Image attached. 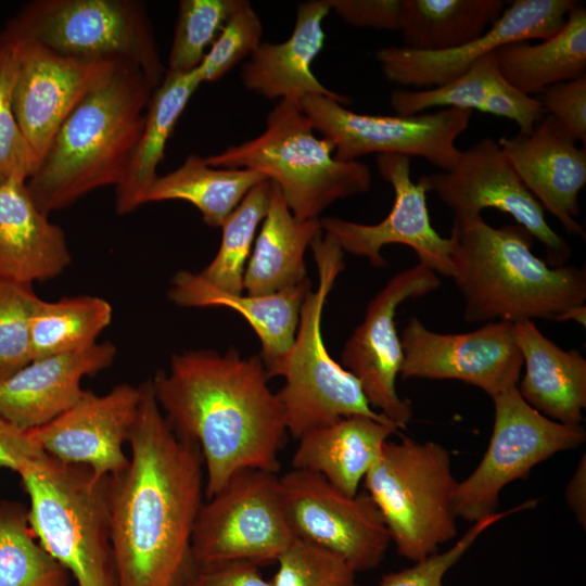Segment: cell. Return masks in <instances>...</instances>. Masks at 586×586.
I'll return each instance as SVG.
<instances>
[{"label":"cell","mask_w":586,"mask_h":586,"mask_svg":"<svg viewBox=\"0 0 586 586\" xmlns=\"http://www.w3.org/2000/svg\"><path fill=\"white\" fill-rule=\"evenodd\" d=\"M182 586H273L258 566L246 562L191 564Z\"/></svg>","instance_id":"cell-45"},{"label":"cell","mask_w":586,"mask_h":586,"mask_svg":"<svg viewBox=\"0 0 586 586\" xmlns=\"http://www.w3.org/2000/svg\"><path fill=\"white\" fill-rule=\"evenodd\" d=\"M38 300L33 284L0 278V380L31 361L30 319Z\"/></svg>","instance_id":"cell-39"},{"label":"cell","mask_w":586,"mask_h":586,"mask_svg":"<svg viewBox=\"0 0 586 586\" xmlns=\"http://www.w3.org/2000/svg\"><path fill=\"white\" fill-rule=\"evenodd\" d=\"M116 354L115 345L106 341L31 360L0 380V417L24 431L47 424L81 398L82 379L111 366Z\"/></svg>","instance_id":"cell-22"},{"label":"cell","mask_w":586,"mask_h":586,"mask_svg":"<svg viewBox=\"0 0 586 586\" xmlns=\"http://www.w3.org/2000/svg\"><path fill=\"white\" fill-rule=\"evenodd\" d=\"M330 8L356 27L399 31L403 0H329Z\"/></svg>","instance_id":"cell-44"},{"label":"cell","mask_w":586,"mask_h":586,"mask_svg":"<svg viewBox=\"0 0 586 586\" xmlns=\"http://www.w3.org/2000/svg\"><path fill=\"white\" fill-rule=\"evenodd\" d=\"M7 31L16 41L13 112L39 163L62 123L116 59L92 61L66 56Z\"/></svg>","instance_id":"cell-19"},{"label":"cell","mask_w":586,"mask_h":586,"mask_svg":"<svg viewBox=\"0 0 586 586\" xmlns=\"http://www.w3.org/2000/svg\"><path fill=\"white\" fill-rule=\"evenodd\" d=\"M242 0H182L166 72L194 71Z\"/></svg>","instance_id":"cell-37"},{"label":"cell","mask_w":586,"mask_h":586,"mask_svg":"<svg viewBox=\"0 0 586 586\" xmlns=\"http://www.w3.org/2000/svg\"><path fill=\"white\" fill-rule=\"evenodd\" d=\"M277 563L273 586H359L356 572L345 560L296 538Z\"/></svg>","instance_id":"cell-40"},{"label":"cell","mask_w":586,"mask_h":586,"mask_svg":"<svg viewBox=\"0 0 586 586\" xmlns=\"http://www.w3.org/2000/svg\"><path fill=\"white\" fill-rule=\"evenodd\" d=\"M362 482L402 557L423 560L457 536L458 482L449 451L441 444L387 441Z\"/></svg>","instance_id":"cell-8"},{"label":"cell","mask_w":586,"mask_h":586,"mask_svg":"<svg viewBox=\"0 0 586 586\" xmlns=\"http://www.w3.org/2000/svg\"><path fill=\"white\" fill-rule=\"evenodd\" d=\"M564 498L583 528L586 527V457L582 456L579 462L570 479Z\"/></svg>","instance_id":"cell-47"},{"label":"cell","mask_w":586,"mask_h":586,"mask_svg":"<svg viewBox=\"0 0 586 586\" xmlns=\"http://www.w3.org/2000/svg\"><path fill=\"white\" fill-rule=\"evenodd\" d=\"M390 104L396 115H416L433 107L476 110L513 120L522 133L531 132L544 117L537 98L519 91L504 78L496 51L445 85L424 90L395 89Z\"/></svg>","instance_id":"cell-26"},{"label":"cell","mask_w":586,"mask_h":586,"mask_svg":"<svg viewBox=\"0 0 586 586\" xmlns=\"http://www.w3.org/2000/svg\"><path fill=\"white\" fill-rule=\"evenodd\" d=\"M113 309L99 296L79 295L55 302L39 298L30 319L31 360L88 348L110 326Z\"/></svg>","instance_id":"cell-34"},{"label":"cell","mask_w":586,"mask_h":586,"mask_svg":"<svg viewBox=\"0 0 586 586\" xmlns=\"http://www.w3.org/2000/svg\"><path fill=\"white\" fill-rule=\"evenodd\" d=\"M140 399L141 386L127 383L103 395L85 391L68 410L29 432L50 457L89 467L98 476H114L128 464L123 445L128 441Z\"/></svg>","instance_id":"cell-20"},{"label":"cell","mask_w":586,"mask_h":586,"mask_svg":"<svg viewBox=\"0 0 586 586\" xmlns=\"http://www.w3.org/2000/svg\"><path fill=\"white\" fill-rule=\"evenodd\" d=\"M270 187V180H262L222 222L219 250L199 273L207 284L227 293H243L245 268L267 213Z\"/></svg>","instance_id":"cell-36"},{"label":"cell","mask_w":586,"mask_h":586,"mask_svg":"<svg viewBox=\"0 0 586 586\" xmlns=\"http://www.w3.org/2000/svg\"><path fill=\"white\" fill-rule=\"evenodd\" d=\"M201 84L195 69L186 74L166 72L154 89L131 161L115 187L118 214H129L144 204V195L158 176L156 170L175 125Z\"/></svg>","instance_id":"cell-31"},{"label":"cell","mask_w":586,"mask_h":586,"mask_svg":"<svg viewBox=\"0 0 586 586\" xmlns=\"http://www.w3.org/2000/svg\"><path fill=\"white\" fill-rule=\"evenodd\" d=\"M397 432L395 424L367 416L342 418L298 438L292 469L318 473L345 495L355 496L384 444Z\"/></svg>","instance_id":"cell-28"},{"label":"cell","mask_w":586,"mask_h":586,"mask_svg":"<svg viewBox=\"0 0 586 586\" xmlns=\"http://www.w3.org/2000/svg\"><path fill=\"white\" fill-rule=\"evenodd\" d=\"M5 29L66 56L130 61L154 88L166 74L141 1L36 0L24 5Z\"/></svg>","instance_id":"cell-9"},{"label":"cell","mask_w":586,"mask_h":586,"mask_svg":"<svg viewBox=\"0 0 586 586\" xmlns=\"http://www.w3.org/2000/svg\"><path fill=\"white\" fill-rule=\"evenodd\" d=\"M400 343L403 379L458 380L491 397L517 386L523 358L514 323L492 321L466 333H438L411 318Z\"/></svg>","instance_id":"cell-16"},{"label":"cell","mask_w":586,"mask_h":586,"mask_svg":"<svg viewBox=\"0 0 586 586\" xmlns=\"http://www.w3.org/2000/svg\"><path fill=\"white\" fill-rule=\"evenodd\" d=\"M534 239L518 224L495 228L481 215H454L450 278L464 300L468 323L557 321L585 305V268L550 266L533 253Z\"/></svg>","instance_id":"cell-4"},{"label":"cell","mask_w":586,"mask_h":586,"mask_svg":"<svg viewBox=\"0 0 586 586\" xmlns=\"http://www.w3.org/2000/svg\"><path fill=\"white\" fill-rule=\"evenodd\" d=\"M417 183L434 192L455 215H481L484 208L509 214L544 244L552 267L565 265L572 255L569 243L548 225L544 208L492 138L461 151L450 170L423 175Z\"/></svg>","instance_id":"cell-14"},{"label":"cell","mask_w":586,"mask_h":586,"mask_svg":"<svg viewBox=\"0 0 586 586\" xmlns=\"http://www.w3.org/2000/svg\"><path fill=\"white\" fill-rule=\"evenodd\" d=\"M575 3L572 0H515L482 36L463 46L443 51L391 46L378 50L375 59L391 82L406 87L442 86L502 46L553 36L563 27Z\"/></svg>","instance_id":"cell-18"},{"label":"cell","mask_w":586,"mask_h":586,"mask_svg":"<svg viewBox=\"0 0 586 586\" xmlns=\"http://www.w3.org/2000/svg\"><path fill=\"white\" fill-rule=\"evenodd\" d=\"M330 11L329 0L300 3L291 36L281 43L262 42L244 64L242 79L246 88L298 106L306 95H322L348 104V98L326 88L311 71L313 61L323 48L322 22Z\"/></svg>","instance_id":"cell-23"},{"label":"cell","mask_w":586,"mask_h":586,"mask_svg":"<svg viewBox=\"0 0 586 586\" xmlns=\"http://www.w3.org/2000/svg\"><path fill=\"white\" fill-rule=\"evenodd\" d=\"M536 506V500H527L512 509L494 512L476 522L446 551L433 553L404 570L390 572L381 577L380 586H443L446 573L457 564L476 539L492 525L504 518Z\"/></svg>","instance_id":"cell-42"},{"label":"cell","mask_w":586,"mask_h":586,"mask_svg":"<svg viewBox=\"0 0 586 586\" xmlns=\"http://www.w3.org/2000/svg\"><path fill=\"white\" fill-rule=\"evenodd\" d=\"M140 386L129 461L111 476V540L118 586H171L192 564L204 464L199 446L166 420L151 380Z\"/></svg>","instance_id":"cell-1"},{"label":"cell","mask_w":586,"mask_h":586,"mask_svg":"<svg viewBox=\"0 0 586 586\" xmlns=\"http://www.w3.org/2000/svg\"><path fill=\"white\" fill-rule=\"evenodd\" d=\"M262 22L249 1L242 0L220 34L195 68L201 82H213L225 76L260 46Z\"/></svg>","instance_id":"cell-41"},{"label":"cell","mask_w":586,"mask_h":586,"mask_svg":"<svg viewBox=\"0 0 586 586\" xmlns=\"http://www.w3.org/2000/svg\"><path fill=\"white\" fill-rule=\"evenodd\" d=\"M496 56L504 78L532 97L586 75V9L575 3L557 34L538 43H508L496 50Z\"/></svg>","instance_id":"cell-30"},{"label":"cell","mask_w":586,"mask_h":586,"mask_svg":"<svg viewBox=\"0 0 586 586\" xmlns=\"http://www.w3.org/2000/svg\"><path fill=\"white\" fill-rule=\"evenodd\" d=\"M300 106L315 131L333 143L339 161H357L371 153L400 154L422 157L442 171L450 170L460 156L456 140L473 113L441 109L416 115H367L322 95H306Z\"/></svg>","instance_id":"cell-12"},{"label":"cell","mask_w":586,"mask_h":586,"mask_svg":"<svg viewBox=\"0 0 586 586\" xmlns=\"http://www.w3.org/2000/svg\"><path fill=\"white\" fill-rule=\"evenodd\" d=\"M213 167L254 170L280 190L292 215L301 221L319 215L337 200L366 193L368 166L334 157V145L318 138L309 118L295 103L281 100L269 112L256 138L204 158Z\"/></svg>","instance_id":"cell-6"},{"label":"cell","mask_w":586,"mask_h":586,"mask_svg":"<svg viewBox=\"0 0 586 586\" xmlns=\"http://www.w3.org/2000/svg\"><path fill=\"white\" fill-rule=\"evenodd\" d=\"M310 291L308 280L294 289L273 294L227 293L207 284L199 273L182 270L174 277L168 296L184 307L224 306L241 314L260 340L258 356L271 379L293 346L301 308Z\"/></svg>","instance_id":"cell-25"},{"label":"cell","mask_w":586,"mask_h":586,"mask_svg":"<svg viewBox=\"0 0 586 586\" xmlns=\"http://www.w3.org/2000/svg\"><path fill=\"white\" fill-rule=\"evenodd\" d=\"M545 115L557 118L577 142L586 143V75L555 84L537 98Z\"/></svg>","instance_id":"cell-43"},{"label":"cell","mask_w":586,"mask_h":586,"mask_svg":"<svg viewBox=\"0 0 586 586\" xmlns=\"http://www.w3.org/2000/svg\"><path fill=\"white\" fill-rule=\"evenodd\" d=\"M67 573L37 542L25 507L0 501V586H67Z\"/></svg>","instance_id":"cell-35"},{"label":"cell","mask_w":586,"mask_h":586,"mask_svg":"<svg viewBox=\"0 0 586 586\" xmlns=\"http://www.w3.org/2000/svg\"><path fill=\"white\" fill-rule=\"evenodd\" d=\"M154 87L135 63L116 59L53 136L26 187L49 215L124 178Z\"/></svg>","instance_id":"cell-3"},{"label":"cell","mask_w":586,"mask_h":586,"mask_svg":"<svg viewBox=\"0 0 586 586\" xmlns=\"http://www.w3.org/2000/svg\"><path fill=\"white\" fill-rule=\"evenodd\" d=\"M377 168L394 190V204L387 216L373 225L323 217L322 231L333 237L343 252L365 257L373 267L386 265L381 254L383 246L403 244L416 253L420 264L450 278V240L440 235L431 225L426 191L411 179L410 157L379 154Z\"/></svg>","instance_id":"cell-17"},{"label":"cell","mask_w":586,"mask_h":586,"mask_svg":"<svg viewBox=\"0 0 586 586\" xmlns=\"http://www.w3.org/2000/svg\"><path fill=\"white\" fill-rule=\"evenodd\" d=\"M440 285L438 275L420 263L396 273L368 304L362 322L342 351V366L358 380L371 408L398 429L410 422L412 407L396 390L404 353L395 314L405 301L424 296Z\"/></svg>","instance_id":"cell-15"},{"label":"cell","mask_w":586,"mask_h":586,"mask_svg":"<svg viewBox=\"0 0 586 586\" xmlns=\"http://www.w3.org/2000/svg\"><path fill=\"white\" fill-rule=\"evenodd\" d=\"M525 373L518 383L523 399L545 417L578 425L586 407V359L546 337L532 320L514 323Z\"/></svg>","instance_id":"cell-27"},{"label":"cell","mask_w":586,"mask_h":586,"mask_svg":"<svg viewBox=\"0 0 586 586\" xmlns=\"http://www.w3.org/2000/svg\"><path fill=\"white\" fill-rule=\"evenodd\" d=\"M249 258L243 288L266 295L294 289L308 281L305 252L322 231L320 218L297 220L279 188L271 182L269 203Z\"/></svg>","instance_id":"cell-29"},{"label":"cell","mask_w":586,"mask_h":586,"mask_svg":"<svg viewBox=\"0 0 586 586\" xmlns=\"http://www.w3.org/2000/svg\"><path fill=\"white\" fill-rule=\"evenodd\" d=\"M279 491L294 538L337 555L356 573L382 562L391 537L366 491L348 496L322 475L298 469L279 476Z\"/></svg>","instance_id":"cell-13"},{"label":"cell","mask_w":586,"mask_h":586,"mask_svg":"<svg viewBox=\"0 0 586 586\" xmlns=\"http://www.w3.org/2000/svg\"><path fill=\"white\" fill-rule=\"evenodd\" d=\"M566 320H574L585 327L586 323V306L581 305L573 308L568 309L563 314H561L557 321H566Z\"/></svg>","instance_id":"cell-48"},{"label":"cell","mask_w":586,"mask_h":586,"mask_svg":"<svg viewBox=\"0 0 586 586\" xmlns=\"http://www.w3.org/2000/svg\"><path fill=\"white\" fill-rule=\"evenodd\" d=\"M502 0H403L405 47L443 51L482 36L501 15Z\"/></svg>","instance_id":"cell-33"},{"label":"cell","mask_w":586,"mask_h":586,"mask_svg":"<svg viewBox=\"0 0 586 586\" xmlns=\"http://www.w3.org/2000/svg\"><path fill=\"white\" fill-rule=\"evenodd\" d=\"M266 179L245 168L213 167L196 154L164 176H157L144 195V204L181 200L196 207L204 222L221 227L250 190Z\"/></svg>","instance_id":"cell-32"},{"label":"cell","mask_w":586,"mask_h":586,"mask_svg":"<svg viewBox=\"0 0 586 586\" xmlns=\"http://www.w3.org/2000/svg\"><path fill=\"white\" fill-rule=\"evenodd\" d=\"M294 536L283 513L279 476L243 469L203 502L190 543V559L203 565L277 562Z\"/></svg>","instance_id":"cell-10"},{"label":"cell","mask_w":586,"mask_h":586,"mask_svg":"<svg viewBox=\"0 0 586 586\" xmlns=\"http://www.w3.org/2000/svg\"><path fill=\"white\" fill-rule=\"evenodd\" d=\"M498 144L526 189L563 229L585 237L578 194L586 183V149L553 116L545 115L528 135L501 137Z\"/></svg>","instance_id":"cell-21"},{"label":"cell","mask_w":586,"mask_h":586,"mask_svg":"<svg viewBox=\"0 0 586 586\" xmlns=\"http://www.w3.org/2000/svg\"><path fill=\"white\" fill-rule=\"evenodd\" d=\"M46 453L34 440L29 431H24L0 417V469L16 473L29 461Z\"/></svg>","instance_id":"cell-46"},{"label":"cell","mask_w":586,"mask_h":586,"mask_svg":"<svg viewBox=\"0 0 586 586\" xmlns=\"http://www.w3.org/2000/svg\"><path fill=\"white\" fill-rule=\"evenodd\" d=\"M268 381L258 355L243 358L234 348L175 354L151 380L170 426L200 448L206 499L240 470H279L288 430Z\"/></svg>","instance_id":"cell-2"},{"label":"cell","mask_w":586,"mask_h":586,"mask_svg":"<svg viewBox=\"0 0 586 586\" xmlns=\"http://www.w3.org/2000/svg\"><path fill=\"white\" fill-rule=\"evenodd\" d=\"M29 497L28 524L78 586H118L111 540V476L49 455L18 472Z\"/></svg>","instance_id":"cell-5"},{"label":"cell","mask_w":586,"mask_h":586,"mask_svg":"<svg viewBox=\"0 0 586 586\" xmlns=\"http://www.w3.org/2000/svg\"><path fill=\"white\" fill-rule=\"evenodd\" d=\"M322 232L310 243L318 269V288L304 300L293 346L272 374V378L284 379L277 396L288 433L297 440L313 429L354 415L393 423L371 408L358 380L326 348L321 333L323 307L345 263L339 243Z\"/></svg>","instance_id":"cell-7"},{"label":"cell","mask_w":586,"mask_h":586,"mask_svg":"<svg viewBox=\"0 0 586 586\" xmlns=\"http://www.w3.org/2000/svg\"><path fill=\"white\" fill-rule=\"evenodd\" d=\"M71 262L64 231L37 206L26 181L0 184V278L43 282L61 275Z\"/></svg>","instance_id":"cell-24"},{"label":"cell","mask_w":586,"mask_h":586,"mask_svg":"<svg viewBox=\"0 0 586 586\" xmlns=\"http://www.w3.org/2000/svg\"><path fill=\"white\" fill-rule=\"evenodd\" d=\"M16 76V41L0 33V184L27 180L38 161L15 118L12 91Z\"/></svg>","instance_id":"cell-38"},{"label":"cell","mask_w":586,"mask_h":586,"mask_svg":"<svg viewBox=\"0 0 586 586\" xmlns=\"http://www.w3.org/2000/svg\"><path fill=\"white\" fill-rule=\"evenodd\" d=\"M191 568V566H190ZM188 573V572H187ZM186 575L179 579L178 582H176L175 584H173L171 586H182V583H183V579H184Z\"/></svg>","instance_id":"cell-49"},{"label":"cell","mask_w":586,"mask_h":586,"mask_svg":"<svg viewBox=\"0 0 586 586\" xmlns=\"http://www.w3.org/2000/svg\"><path fill=\"white\" fill-rule=\"evenodd\" d=\"M494 425L488 447L474 471L458 482L456 517L476 522L494 512L501 489L526 477L531 470L553 455L584 444L582 424L551 420L531 407L517 386L492 397Z\"/></svg>","instance_id":"cell-11"}]
</instances>
